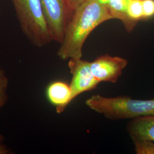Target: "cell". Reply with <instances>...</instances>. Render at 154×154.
Instances as JSON below:
<instances>
[{"label":"cell","instance_id":"6da1fadb","mask_svg":"<svg viewBox=\"0 0 154 154\" xmlns=\"http://www.w3.org/2000/svg\"><path fill=\"white\" fill-rule=\"evenodd\" d=\"M112 18L105 0H88L73 11L57 56L63 61L82 58L83 47L94 30Z\"/></svg>","mask_w":154,"mask_h":154},{"label":"cell","instance_id":"7a4b0ae2","mask_svg":"<svg viewBox=\"0 0 154 154\" xmlns=\"http://www.w3.org/2000/svg\"><path fill=\"white\" fill-rule=\"evenodd\" d=\"M85 104L91 110L112 121L154 116V99H134L126 96L108 97L96 94L87 99Z\"/></svg>","mask_w":154,"mask_h":154},{"label":"cell","instance_id":"3957f363","mask_svg":"<svg viewBox=\"0 0 154 154\" xmlns=\"http://www.w3.org/2000/svg\"><path fill=\"white\" fill-rule=\"evenodd\" d=\"M22 33L36 48L53 41L41 0H11Z\"/></svg>","mask_w":154,"mask_h":154},{"label":"cell","instance_id":"277c9868","mask_svg":"<svg viewBox=\"0 0 154 154\" xmlns=\"http://www.w3.org/2000/svg\"><path fill=\"white\" fill-rule=\"evenodd\" d=\"M41 1L53 41L60 44L73 12L69 6V0Z\"/></svg>","mask_w":154,"mask_h":154},{"label":"cell","instance_id":"5b68a950","mask_svg":"<svg viewBox=\"0 0 154 154\" xmlns=\"http://www.w3.org/2000/svg\"><path fill=\"white\" fill-rule=\"evenodd\" d=\"M68 67L72 74L70 85L71 100L80 94L94 90L99 82L93 75L90 67V62L81 58H72L68 60Z\"/></svg>","mask_w":154,"mask_h":154},{"label":"cell","instance_id":"8992f818","mask_svg":"<svg viewBox=\"0 0 154 154\" xmlns=\"http://www.w3.org/2000/svg\"><path fill=\"white\" fill-rule=\"evenodd\" d=\"M127 64L128 61L124 58L105 54L90 62V67L94 76L99 82L115 83L122 75Z\"/></svg>","mask_w":154,"mask_h":154},{"label":"cell","instance_id":"52a82bcc","mask_svg":"<svg viewBox=\"0 0 154 154\" xmlns=\"http://www.w3.org/2000/svg\"><path fill=\"white\" fill-rule=\"evenodd\" d=\"M71 88L67 83L57 81L50 83L46 90V96L50 103L55 107L56 112L61 114L71 102Z\"/></svg>","mask_w":154,"mask_h":154},{"label":"cell","instance_id":"ba28073f","mask_svg":"<svg viewBox=\"0 0 154 154\" xmlns=\"http://www.w3.org/2000/svg\"><path fill=\"white\" fill-rule=\"evenodd\" d=\"M127 130L131 139H148L154 142V116L131 120L127 124Z\"/></svg>","mask_w":154,"mask_h":154},{"label":"cell","instance_id":"9c48e42d","mask_svg":"<svg viewBox=\"0 0 154 154\" xmlns=\"http://www.w3.org/2000/svg\"><path fill=\"white\" fill-rule=\"evenodd\" d=\"M131 0H105L112 19L120 20L126 30L131 33L135 28L127 16V8Z\"/></svg>","mask_w":154,"mask_h":154},{"label":"cell","instance_id":"30bf717a","mask_svg":"<svg viewBox=\"0 0 154 154\" xmlns=\"http://www.w3.org/2000/svg\"><path fill=\"white\" fill-rule=\"evenodd\" d=\"M127 16L134 28L143 20L142 0H131L127 8Z\"/></svg>","mask_w":154,"mask_h":154},{"label":"cell","instance_id":"8fae6325","mask_svg":"<svg viewBox=\"0 0 154 154\" xmlns=\"http://www.w3.org/2000/svg\"><path fill=\"white\" fill-rule=\"evenodd\" d=\"M136 154H154V142L148 139L132 138Z\"/></svg>","mask_w":154,"mask_h":154},{"label":"cell","instance_id":"7c38bea8","mask_svg":"<svg viewBox=\"0 0 154 154\" xmlns=\"http://www.w3.org/2000/svg\"><path fill=\"white\" fill-rule=\"evenodd\" d=\"M8 87L9 78L5 71L0 67V111L8 102Z\"/></svg>","mask_w":154,"mask_h":154},{"label":"cell","instance_id":"4fadbf2b","mask_svg":"<svg viewBox=\"0 0 154 154\" xmlns=\"http://www.w3.org/2000/svg\"><path fill=\"white\" fill-rule=\"evenodd\" d=\"M143 20H147L154 17V0H142Z\"/></svg>","mask_w":154,"mask_h":154},{"label":"cell","instance_id":"5bb4252c","mask_svg":"<svg viewBox=\"0 0 154 154\" xmlns=\"http://www.w3.org/2000/svg\"><path fill=\"white\" fill-rule=\"evenodd\" d=\"M5 140V138L4 136L0 134V154H12L11 149L9 148L5 145L4 142Z\"/></svg>","mask_w":154,"mask_h":154},{"label":"cell","instance_id":"9a60e30c","mask_svg":"<svg viewBox=\"0 0 154 154\" xmlns=\"http://www.w3.org/2000/svg\"><path fill=\"white\" fill-rule=\"evenodd\" d=\"M86 1L88 0H69V4L71 10L73 11L78 6L81 5Z\"/></svg>","mask_w":154,"mask_h":154}]
</instances>
